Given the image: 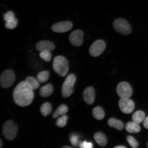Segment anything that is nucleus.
Returning a JSON list of instances; mask_svg holds the SVG:
<instances>
[{"label":"nucleus","instance_id":"nucleus-1","mask_svg":"<svg viewBox=\"0 0 148 148\" xmlns=\"http://www.w3.org/2000/svg\"><path fill=\"white\" fill-rule=\"evenodd\" d=\"M33 90L25 81L18 83L13 93L14 102L21 107H25L31 104L34 97Z\"/></svg>","mask_w":148,"mask_h":148},{"label":"nucleus","instance_id":"nucleus-2","mask_svg":"<svg viewBox=\"0 0 148 148\" xmlns=\"http://www.w3.org/2000/svg\"><path fill=\"white\" fill-rule=\"evenodd\" d=\"M53 68L55 73L60 76H65L69 71L68 61L62 56H58L53 59Z\"/></svg>","mask_w":148,"mask_h":148},{"label":"nucleus","instance_id":"nucleus-3","mask_svg":"<svg viewBox=\"0 0 148 148\" xmlns=\"http://www.w3.org/2000/svg\"><path fill=\"white\" fill-rule=\"evenodd\" d=\"M76 80V77L73 73L70 74L66 77L62 86V93L63 97H69L73 93Z\"/></svg>","mask_w":148,"mask_h":148},{"label":"nucleus","instance_id":"nucleus-4","mask_svg":"<svg viewBox=\"0 0 148 148\" xmlns=\"http://www.w3.org/2000/svg\"><path fill=\"white\" fill-rule=\"evenodd\" d=\"M17 125L12 120H9L5 122L3 125V133L5 137L8 140H13L17 135Z\"/></svg>","mask_w":148,"mask_h":148},{"label":"nucleus","instance_id":"nucleus-5","mask_svg":"<svg viewBox=\"0 0 148 148\" xmlns=\"http://www.w3.org/2000/svg\"><path fill=\"white\" fill-rule=\"evenodd\" d=\"M113 26L116 32L125 36H127L132 31V29L130 24L127 20L123 18H118L114 21Z\"/></svg>","mask_w":148,"mask_h":148},{"label":"nucleus","instance_id":"nucleus-6","mask_svg":"<svg viewBox=\"0 0 148 148\" xmlns=\"http://www.w3.org/2000/svg\"><path fill=\"white\" fill-rule=\"evenodd\" d=\"M15 75L13 71L11 70H5L2 73L0 83L3 88H7L12 86L14 82Z\"/></svg>","mask_w":148,"mask_h":148},{"label":"nucleus","instance_id":"nucleus-7","mask_svg":"<svg viewBox=\"0 0 148 148\" xmlns=\"http://www.w3.org/2000/svg\"><path fill=\"white\" fill-rule=\"evenodd\" d=\"M106 44L104 40H99L92 44L89 49V53L93 57H97L100 55L105 51Z\"/></svg>","mask_w":148,"mask_h":148},{"label":"nucleus","instance_id":"nucleus-8","mask_svg":"<svg viewBox=\"0 0 148 148\" xmlns=\"http://www.w3.org/2000/svg\"><path fill=\"white\" fill-rule=\"evenodd\" d=\"M118 96L121 98H129L132 96V88L128 83L123 82L119 83L116 89Z\"/></svg>","mask_w":148,"mask_h":148},{"label":"nucleus","instance_id":"nucleus-9","mask_svg":"<svg viewBox=\"0 0 148 148\" xmlns=\"http://www.w3.org/2000/svg\"><path fill=\"white\" fill-rule=\"evenodd\" d=\"M119 105L120 110L126 114L131 113L135 108L134 101L129 98H121L119 101Z\"/></svg>","mask_w":148,"mask_h":148},{"label":"nucleus","instance_id":"nucleus-10","mask_svg":"<svg viewBox=\"0 0 148 148\" xmlns=\"http://www.w3.org/2000/svg\"><path fill=\"white\" fill-rule=\"evenodd\" d=\"M73 27V24L70 21H64L54 24L52 26L51 29L53 32L57 33H64L69 31Z\"/></svg>","mask_w":148,"mask_h":148},{"label":"nucleus","instance_id":"nucleus-11","mask_svg":"<svg viewBox=\"0 0 148 148\" xmlns=\"http://www.w3.org/2000/svg\"><path fill=\"white\" fill-rule=\"evenodd\" d=\"M84 34L79 29L75 30L70 35L69 40L72 45L75 46H79L82 45Z\"/></svg>","mask_w":148,"mask_h":148},{"label":"nucleus","instance_id":"nucleus-12","mask_svg":"<svg viewBox=\"0 0 148 148\" xmlns=\"http://www.w3.org/2000/svg\"><path fill=\"white\" fill-rule=\"evenodd\" d=\"M83 99L88 105L93 103L95 101V92L92 87H88L85 89L83 93Z\"/></svg>","mask_w":148,"mask_h":148},{"label":"nucleus","instance_id":"nucleus-13","mask_svg":"<svg viewBox=\"0 0 148 148\" xmlns=\"http://www.w3.org/2000/svg\"><path fill=\"white\" fill-rule=\"evenodd\" d=\"M37 50L41 52L44 51H51L55 49V46L53 42L47 40H42L37 43L36 45Z\"/></svg>","mask_w":148,"mask_h":148},{"label":"nucleus","instance_id":"nucleus-14","mask_svg":"<svg viewBox=\"0 0 148 148\" xmlns=\"http://www.w3.org/2000/svg\"><path fill=\"white\" fill-rule=\"evenodd\" d=\"M53 85L48 84L42 86L40 90V95L42 97H47L50 96L53 93Z\"/></svg>","mask_w":148,"mask_h":148},{"label":"nucleus","instance_id":"nucleus-15","mask_svg":"<svg viewBox=\"0 0 148 148\" xmlns=\"http://www.w3.org/2000/svg\"><path fill=\"white\" fill-rule=\"evenodd\" d=\"M125 129L127 132L132 134L138 133L140 130V125L134 121L128 122L125 126Z\"/></svg>","mask_w":148,"mask_h":148},{"label":"nucleus","instance_id":"nucleus-16","mask_svg":"<svg viewBox=\"0 0 148 148\" xmlns=\"http://www.w3.org/2000/svg\"><path fill=\"white\" fill-rule=\"evenodd\" d=\"M94 138L97 143L101 147H104L106 145L107 138L103 133L98 132L94 135Z\"/></svg>","mask_w":148,"mask_h":148},{"label":"nucleus","instance_id":"nucleus-17","mask_svg":"<svg viewBox=\"0 0 148 148\" xmlns=\"http://www.w3.org/2000/svg\"><path fill=\"white\" fill-rule=\"evenodd\" d=\"M145 118V113L141 110L136 111L133 114L132 116L133 121L138 124H139L144 121Z\"/></svg>","mask_w":148,"mask_h":148},{"label":"nucleus","instance_id":"nucleus-18","mask_svg":"<svg viewBox=\"0 0 148 148\" xmlns=\"http://www.w3.org/2000/svg\"><path fill=\"white\" fill-rule=\"evenodd\" d=\"M108 123L110 127L119 130H121L123 128L124 125L123 122L114 118H110L108 120Z\"/></svg>","mask_w":148,"mask_h":148},{"label":"nucleus","instance_id":"nucleus-19","mask_svg":"<svg viewBox=\"0 0 148 148\" xmlns=\"http://www.w3.org/2000/svg\"><path fill=\"white\" fill-rule=\"evenodd\" d=\"M68 110L67 106L65 105L62 104L59 106L53 114V117L56 119L60 116L65 114L67 112Z\"/></svg>","mask_w":148,"mask_h":148},{"label":"nucleus","instance_id":"nucleus-20","mask_svg":"<svg viewBox=\"0 0 148 148\" xmlns=\"http://www.w3.org/2000/svg\"><path fill=\"white\" fill-rule=\"evenodd\" d=\"M92 114L94 117L98 120L103 119L105 116L104 110L101 107L99 106L94 108L92 111Z\"/></svg>","mask_w":148,"mask_h":148},{"label":"nucleus","instance_id":"nucleus-21","mask_svg":"<svg viewBox=\"0 0 148 148\" xmlns=\"http://www.w3.org/2000/svg\"><path fill=\"white\" fill-rule=\"evenodd\" d=\"M40 112L44 116H47L51 113L52 107L50 103L46 102L42 104L40 108Z\"/></svg>","mask_w":148,"mask_h":148},{"label":"nucleus","instance_id":"nucleus-22","mask_svg":"<svg viewBox=\"0 0 148 148\" xmlns=\"http://www.w3.org/2000/svg\"><path fill=\"white\" fill-rule=\"evenodd\" d=\"M26 82L28 83L29 86L33 90L37 89L40 86L39 82L38 80L32 77H29L25 79Z\"/></svg>","mask_w":148,"mask_h":148},{"label":"nucleus","instance_id":"nucleus-23","mask_svg":"<svg viewBox=\"0 0 148 148\" xmlns=\"http://www.w3.org/2000/svg\"><path fill=\"white\" fill-rule=\"evenodd\" d=\"M49 74L47 71H42L39 73L37 76V79L40 83H43L47 81Z\"/></svg>","mask_w":148,"mask_h":148},{"label":"nucleus","instance_id":"nucleus-24","mask_svg":"<svg viewBox=\"0 0 148 148\" xmlns=\"http://www.w3.org/2000/svg\"><path fill=\"white\" fill-rule=\"evenodd\" d=\"M68 117L66 114L60 116L57 119L56 125L57 127H64L67 124Z\"/></svg>","mask_w":148,"mask_h":148},{"label":"nucleus","instance_id":"nucleus-25","mask_svg":"<svg viewBox=\"0 0 148 148\" xmlns=\"http://www.w3.org/2000/svg\"><path fill=\"white\" fill-rule=\"evenodd\" d=\"M40 58L46 62H49L51 60V54L50 51H44L40 52Z\"/></svg>","mask_w":148,"mask_h":148},{"label":"nucleus","instance_id":"nucleus-26","mask_svg":"<svg viewBox=\"0 0 148 148\" xmlns=\"http://www.w3.org/2000/svg\"><path fill=\"white\" fill-rule=\"evenodd\" d=\"M127 140L129 145L133 148H136L138 146V143L136 140L132 136H129L127 137Z\"/></svg>","mask_w":148,"mask_h":148},{"label":"nucleus","instance_id":"nucleus-27","mask_svg":"<svg viewBox=\"0 0 148 148\" xmlns=\"http://www.w3.org/2000/svg\"><path fill=\"white\" fill-rule=\"evenodd\" d=\"M18 23V20L16 18L12 21L6 22L5 23V27L9 29H14L17 26Z\"/></svg>","mask_w":148,"mask_h":148},{"label":"nucleus","instance_id":"nucleus-28","mask_svg":"<svg viewBox=\"0 0 148 148\" xmlns=\"http://www.w3.org/2000/svg\"><path fill=\"white\" fill-rule=\"evenodd\" d=\"M15 18L14 12L12 11H9L5 14L3 16V19L6 23L12 21Z\"/></svg>","mask_w":148,"mask_h":148},{"label":"nucleus","instance_id":"nucleus-29","mask_svg":"<svg viewBox=\"0 0 148 148\" xmlns=\"http://www.w3.org/2000/svg\"><path fill=\"white\" fill-rule=\"evenodd\" d=\"M70 142L72 145L74 147H76L79 145V139L78 137L76 135L72 134L70 137Z\"/></svg>","mask_w":148,"mask_h":148},{"label":"nucleus","instance_id":"nucleus-30","mask_svg":"<svg viewBox=\"0 0 148 148\" xmlns=\"http://www.w3.org/2000/svg\"><path fill=\"white\" fill-rule=\"evenodd\" d=\"M79 147L82 148H92L93 147V145L91 142L84 141L79 142Z\"/></svg>","mask_w":148,"mask_h":148},{"label":"nucleus","instance_id":"nucleus-31","mask_svg":"<svg viewBox=\"0 0 148 148\" xmlns=\"http://www.w3.org/2000/svg\"><path fill=\"white\" fill-rule=\"evenodd\" d=\"M143 125L145 128L148 129V116L144 120Z\"/></svg>","mask_w":148,"mask_h":148},{"label":"nucleus","instance_id":"nucleus-32","mask_svg":"<svg viewBox=\"0 0 148 148\" xmlns=\"http://www.w3.org/2000/svg\"><path fill=\"white\" fill-rule=\"evenodd\" d=\"M115 148H125L126 147H124V146H117V147H115Z\"/></svg>","mask_w":148,"mask_h":148},{"label":"nucleus","instance_id":"nucleus-33","mask_svg":"<svg viewBox=\"0 0 148 148\" xmlns=\"http://www.w3.org/2000/svg\"><path fill=\"white\" fill-rule=\"evenodd\" d=\"M3 145V143L2 142V140H1V142H0V147H1V148L2 147Z\"/></svg>","mask_w":148,"mask_h":148},{"label":"nucleus","instance_id":"nucleus-34","mask_svg":"<svg viewBox=\"0 0 148 148\" xmlns=\"http://www.w3.org/2000/svg\"><path fill=\"white\" fill-rule=\"evenodd\" d=\"M62 148H72L71 147H70V146H64V147H63Z\"/></svg>","mask_w":148,"mask_h":148},{"label":"nucleus","instance_id":"nucleus-35","mask_svg":"<svg viewBox=\"0 0 148 148\" xmlns=\"http://www.w3.org/2000/svg\"><path fill=\"white\" fill-rule=\"evenodd\" d=\"M147 147H148V143H147Z\"/></svg>","mask_w":148,"mask_h":148}]
</instances>
